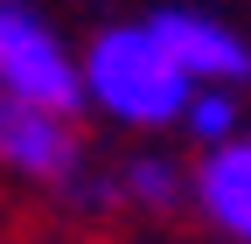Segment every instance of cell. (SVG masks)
<instances>
[{
    "label": "cell",
    "instance_id": "5",
    "mask_svg": "<svg viewBox=\"0 0 251 244\" xmlns=\"http://www.w3.org/2000/svg\"><path fill=\"white\" fill-rule=\"evenodd\" d=\"M196 202H202V217L224 237L251 244V140L230 133V140H216L196 161Z\"/></svg>",
    "mask_w": 251,
    "mask_h": 244
},
{
    "label": "cell",
    "instance_id": "2",
    "mask_svg": "<svg viewBox=\"0 0 251 244\" xmlns=\"http://www.w3.org/2000/svg\"><path fill=\"white\" fill-rule=\"evenodd\" d=\"M0 161L28 181H49V189L77 195L84 209L91 202H112V181H91L84 174V146L70 133V112L56 105H35V98H14L0 91Z\"/></svg>",
    "mask_w": 251,
    "mask_h": 244
},
{
    "label": "cell",
    "instance_id": "4",
    "mask_svg": "<svg viewBox=\"0 0 251 244\" xmlns=\"http://www.w3.org/2000/svg\"><path fill=\"white\" fill-rule=\"evenodd\" d=\"M153 35L168 42V56L196 77V84H244L251 77V42L237 35V28H224L216 14H196V7H168L153 14Z\"/></svg>",
    "mask_w": 251,
    "mask_h": 244
},
{
    "label": "cell",
    "instance_id": "6",
    "mask_svg": "<svg viewBox=\"0 0 251 244\" xmlns=\"http://www.w3.org/2000/svg\"><path fill=\"white\" fill-rule=\"evenodd\" d=\"M181 126L196 133L202 146H216V140H230V126H237V105H230V91H224V84H196V98H188V112H181Z\"/></svg>",
    "mask_w": 251,
    "mask_h": 244
},
{
    "label": "cell",
    "instance_id": "7",
    "mask_svg": "<svg viewBox=\"0 0 251 244\" xmlns=\"http://www.w3.org/2000/svg\"><path fill=\"white\" fill-rule=\"evenodd\" d=\"M119 189L133 195V202H147V209H168V202L181 195V174H175L168 161H133V168L119 174Z\"/></svg>",
    "mask_w": 251,
    "mask_h": 244
},
{
    "label": "cell",
    "instance_id": "3",
    "mask_svg": "<svg viewBox=\"0 0 251 244\" xmlns=\"http://www.w3.org/2000/svg\"><path fill=\"white\" fill-rule=\"evenodd\" d=\"M0 91L56 105V112L84 105V63L56 42V28L35 7H21V0H0Z\"/></svg>",
    "mask_w": 251,
    "mask_h": 244
},
{
    "label": "cell",
    "instance_id": "1",
    "mask_svg": "<svg viewBox=\"0 0 251 244\" xmlns=\"http://www.w3.org/2000/svg\"><path fill=\"white\" fill-rule=\"evenodd\" d=\"M84 98L105 105L119 126H175L196 98V77L168 56L153 21H140V28H105L84 49Z\"/></svg>",
    "mask_w": 251,
    "mask_h": 244
}]
</instances>
